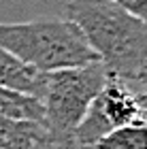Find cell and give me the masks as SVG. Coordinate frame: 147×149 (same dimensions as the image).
<instances>
[{
    "instance_id": "cell-11",
    "label": "cell",
    "mask_w": 147,
    "mask_h": 149,
    "mask_svg": "<svg viewBox=\"0 0 147 149\" xmlns=\"http://www.w3.org/2000/svg\"><path fill=\"white\" fill-rule=\"evenodd\" d=\"M137 83L143 87V92H147V62H145V68H143V72H141V77H139Z\"/></svg>"
},
{
    "instance_id": "cell-2",
    "label": "cell",
    "mask_w": 147,
    "mask_h": 149,
    "mask_svg": "<svg viewBox=\"0 0 147 149\" xmlns=\"http://www.w3.org/2000/svg\"><path fill=\"white\" fill-rule=\"evenodd\" d=\"M0 47L41 72L98 62L81 30L66 17L0 24Z\"/></svg>"
},
{
    "instance_id": "cell-3",
    "label": "cell",
    "mask_w": 147,
    "mask_h": 149,
    "mask_svg": "<svg viewBox=\"0 0 147 149\" xmlns=\"http://www.w3.org/2000/svg\"><path fill=\"white\" fill-rule=\"evenodd\" d=\"M107 81V70L100 62H90L75 68H62L45 74L43 124L56 136L58 147L70 145L72 132L85 117L92 100Z\"/></svg>"
},
{
    "instance_id": "cell-8",
    "label": "cell",
    "mask_w": 147,
    "mask_h": 149,
    "mask_svg": "<svg viewBox=\"0 0 147 149\" xmlns=\"http://www.w3.org/2000/svg\"><path fill=\"white\" fill-rule=\"evenodd\" d=\"M92 149H147V124L137 121L113 128Z\"/></svg>"
},
{
    "instance_id": "cell-4",
    "label": "cell",
    "mask_w": 147,
    "mask_h": 149,
    "mask_svg": "<svg viewBox=\"0 0 147 149\" xmlns=\"http://www.w3.org/2000/svg\"><path fill=\"white\" fill-rule=\"evenodd\" d=\"M92 104L98 109V113L105 117V121L111 128L128 126L143 121L141 113V102H139V94L132 92L126 81L107 74V81L98 96L92 100Z\"/></svg>"
},
{
    "instance_id": "cell-5",
    "label": "cell",
    "mask_w": 147,
    "mask_h": 149,
    "mask_svg": "<svg viewBox=\"0 0 147 149\" xmlns=\"http://www.w3.org/2000/svg\"><path fill=\"white\" fill-rule=\"evenodd\" d=\"M0 149H60L43 121L0 115Z\"/></svg>"
},
{
    "instance_id": "cell-7",
    "label": "cell",
    "mask_w": 147,
    "mask_h": 149,
    "mask_svg": "<svg viewBox=\"0 0 147 149\" xmlns=\"http://www.w3.org/2000/svg\"><path fill=\"white\" fill-rule=\"evenodd\" d=\"M0 115H6V117H13V119L43 121L45 107L41 98L19 94L0 85Z\"/></svg>"
},
{
    "instance_id": "cell-9",
    "label": "cell",
    "mask_w": 147,
    "mask_h": 149,
    "mask_svg": "<svg viewBox=\"0 0 147 149\" xmlns=\"http://www.w3.org/2000/svg\"><path fill=\"white\" fill-rule=\"evenodd\" d=\"M111 2H115L126 13H130V15H134L137 19L147 24V0H111Z\"/></svg>"
},
{
    "instance_id": "cell-1",
    "label": "cell",
    "mask_w": 147,
    "mask_h": 149,
    "mask_svg": "<svg viewBox=\"0 0 147 149\" xmlns=\"http://www.w3.org/2000/svg\"><path fill=\"white\" fill-rule=\"evenodd\" d=\"M64 17L81 30L107 74L139 81L147 62V24L111 0H68Z\"/></svg>"
},
{
    "instance_id": "cell-10",
    "label": "cell",
    "mask_w": 147,
    "mask_h": 149,
    "mask_svg": "<svg viewBox=\"0 0 147 149\" xmlns=\"http://www.w3.org/2000/svg\"><path fill=\"white\" fill-rule=\"evenodd\" d=\"M139 102H141V113H143V121L147 124V92L139 94Z\"/></svg>"
},
{
    "instance_id": "cell-6",
    "label": "cell",
    "mask_w": 147,
    "mask_h": 149,
    "mask_svg": "<svg viewBox=\"0 0 147 149\" xmlns=\"http://www.w3.org/2000/svg\"><path fill=\"white\" fill-rule=\"evenodd\" d=\"M45 74L36 68L22 62L17 56L0 47V85L6 90L43 98L45 92Z\"/></svg>"
}]
</instances>
